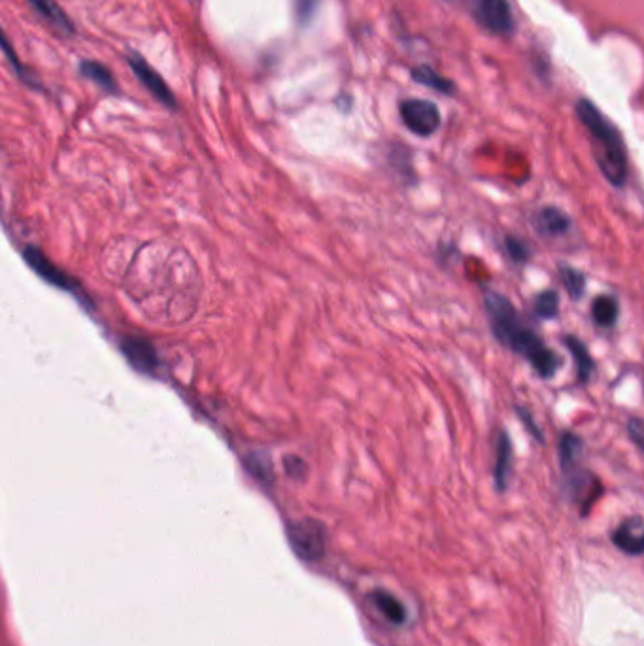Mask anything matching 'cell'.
I'll use <instances>...</instances> for the list:
<instances>
[{
  "label": "cell",
  "mask_w": 644,
  "mask_h": 646,
  "mask_svg": "<svg viewBox=\"0 0 644 646\" xmlns=\"http://www.w3.org/2000/svg\"><path fill=\"white\" fill-rule=\"evenodd\" d=\"M482 303L495 340L512 354L527 361L541 380H554L556 374L560 373L563 363L561 357L533 327L520 318L509 297L495 289H484Z\"/></svg>",
  "instance_id": "cell-1"
},
{
  "label": "cell",
  "mask_w": 644,
  "mask_h": 646,
  "mask_svg": "<svg viewBox=\"0 0 644 646\" xmlns=\"http://www.w3.org/2000/svg\"><path fill=\"white\" fill-rule=\"evenodd\" d=\"M577 118L590 136L595 165L603 178L616 189L626 187L629 176L628 148L618 127L588 99L577 102Z\"/></svg>",
  "instance_id": "cell-2"
},
{
  "label": "cell",
  "mask_w": 644,
  "mask_h": 646,
  "mask_svg": "<svg viewBox=\"0 0 644 646\" xmlns=\"http://www.w3.org/2000/svg\"><path fill=\"white\" fill-rule=\"evenodd\" d=\"M480 29L493 36H510L516 29L509 0H465Z\"/></svg>",
  "instance_id": "cell-3"
},
{
  "label": "cell",
  "mask_w": 644,
  "mask_h": 646,
  "mask_svg": "<svg viewBox=\"0 0 644 646\" xmlns=\"http://www.w3.org/2000/svg\"><path fill=\"white\" fill-rule=\"evenodd\" d=\"M561 475H563V488H565L569 501L577 505L582 516L590 514V510L603 493L601 480L592 471L584 469L582 465L573 471L561 473Z\"/></svg>",
  "instance_id": "cell-4"
},
{
  "label": "cell",
  "mask_w": 644,
  "mask_h": 646,
  "mask_svg": "<svg viewBox=\"0 0 644 646\" xmlns=\"http://www.w3.org/2000/svg\"><path fill=\"white\" fill-rule=\"evenodd\" d=\"M293 552L305 561L322 560L325 554V529L316 520H299L288 527Z\"/></svg>",
  "instance_id": "cell-5"
},
{
  "label": "cell",
  "mask_w": 644,
  "mask_h": 646,
  "mask_svg": "<svg viewBox=\"0 0 644 646\" xmlns=\"http://www.w3.org/2000/svg\"><path fill=\"white\" fill-rule=\"evenodd\" d=\"M399 114L408 131L422 138L435 135L441 127V110L435 102L425 101V99H407L401 102Z\"/></svg>",
  "instance_id": "cell-6"
},
{
  "label": "cell",
  "mask_w": 644,
  "mask_h": 646,
  "mask_svg": "<svg viewBox=\"0 0 644 646\" xmlns=\"http://www.w3.org/2000/svg\"><path fill=\"white\" fill-rule=\"evenodd\" d=\"M514 471V444L509 431L499 429L493 439V486L499 493L509 490L510 478Z\"/></svg>",
  "instance_id": "cell-7"
},
{
  "label": "cell",
  "mask_w": 644,
  "mask_h": 646,
  "mask_svg": "<svg viewBox=\"0 0 644 646\" xmlns=\"http://www.w3.org/2000/svg\"><path fill=\"white\" fill-rule=\"evenodd\" d=\"M127 63L133 70L136 80L144 85L157 101L169 108H176V97L172 95L169 84L161 78V74L140 53H131Z\"/></svg>",
  "instance_id": "cell-8"
},
{
  "label": "cell",
  "mask_w": 644,
  "mask_h": 646,
  "mask_svg": "<svg viewBox=\"0 0 644 646\" xmlns=\"http://www.w3.org/2000/svg\"><path fill=\"white\" fill-rule=\"evenodd\" d=\"M533 227L541 237L561 238L569 235L573 221L563 208L548 204L533 214Z\"/></svg>",
  "instance_id": "cell-9"
},
{
  "label": "cell",
  "mask_w": 644,
  "mask_h": 646,
  "mask_svg": "<svg viewBox=\"0 0 644 646\" xmlns=\"http://www.w3.org/2000/svg\"><path fill=\"white\" fill-rule=\"evenodd\" d=\"M612 543L629 556L644 554V518L631 516L612 531Z\"/></svg>",
  "instance_id": "cell-10"
},
{
  "label": "cell",
  "mask_w": 644,
  "mask_h": 646,
  "mask_svg": "<svg viewBox=\"0 0 644 646\" xmlns=\"http://www.w3.org/2000/svg\"><path fill=\"white\" fill-rule=\"evenodd\" d=\"M561 342L569 350V354L575 361L578 384L588 386L594 380L595 371H597V361L590 354V348L586 346L584 340L578 339L577 335H565Z\"/></svg>",
  "instance_id": "cell-11"
},
{
  "label": "cell",
  "mask_w": 644,
  "mask_h": 646,
  "mask_svg": "<svg viewBox=\"0 0 644 646\" xmlns=\"http://www.w3.org/2000/svg\"><path fill=\"white\" fill-rule=\"evenodd\" d=\"M123 352H125V357L129 359V363L142 371V373H153L159 365V359H157V354H155V348L152 346V342L146 339H140V337H129V339L123 340L121 344Z\"/></svg>",
  "instance_id": "cell-12"
},
{
  "label": "cell",
  "mask_w": 644,
  "mask_h": 646,
  "mask_svg": "<svg viewBox=\"0 0 644 646\" xmlns=\"http://www.w3.org/2000/svg\"><path fill=\"white\" fill-rule=\"evenodd\" d=\"M23 255H25L27 263H29V265L33 267L34 271L38 272L44 280H48L51 284H55V286H59V288L63 289L78 288V284H74V280H72L70 276H67V274L61 271V269H57V267L51 263L50 259H48L46 255L40 254L36 248L27 246V248L23 250Z\"/></svg>",
  "instance_id": "cell-13"
},
{
  "label": "cell",
  "mask_w": 644,
  "mask_h": 646,
  "mask_svg": "<svg viewBox=\"0 0 644 646\" xmlns=\"http://www.w3.org/2000/svg\"><path fill=\"white\" fill-rule=\"evenodd\" d=\"M558 458H560L561 473L580 467L584 458V439L571 429L563 431L558 442Z\"/></svg>",
  "instance_id": "cell-14"
},
{
  "label": "cell",
  "mask_w": 644,
  "mask_h": 646,
  "mask_svg": "<svg viewBox=\"0 0 644 646\" xmlns=\"http://www.w3.org/2000/svg\"><path fill=\"white\" fill-rule=\"evenodd\" d=\"M590 316L595 327L599 329H614L618 318H620V301L616 295L612 293H601L597 295L592 301V308H590Z\"/></svg>",
  "instance_id": "cell-15"
},
{
  "label": "cell",
  "mask_w": 644,
  "mask_h": 646,
  "mask_svg": "<svg viewBox=\"0 0 644 646\" xmlns=\"http://www.w3.org/2000/svg\"><path fill=\"white\" fill-rule=\"evenodd\" d=\"M27 2L34 12H38V16L50 23L57 33L65 34V36L74 34V23L70 21L65 10L55 0H27Z\"/></svg>",
  "instance_id": "cell-16"
},
{
  "label": "cell",
  "mask_w": 644,
  "mask_h": 646,
  "mask_svg": "<svg viewBox=\"0 0 644 646\" xmlns=\"http://www.w3.org/2000/svg\"><path fill=\"white\" fill-rule=\"evenodd\" d=\"M371 601H373L376 611L380 612L388 622L395 624V626H401L405 624L407 620V609L403 607V603L393 597L390 592H384V590H376L373 595H371Z\"/></svg>",
  "instance_id": "cell-17"
},
{
  "label": "cell",
  "mask_w": 644,
  "mask_h": 646,
  "mask_svg": "<svg viewBox=\"0 0 644 646\" xmlns=\"http://www.w3.org/2000/svg\"><path fill=\"white\" fill-rule=\"evenodd\" d=\"M412 80L418 82V84L425 85V87H431L433 91H437L441 95H454L456 93L454 82H450L448 78H444L437 70H433L427 65L412 68Z\"/></svg>",
  "instance_id": "cell-18"
},
{
  "label": "cell",
  "mask_w": 644,
  "mask_h": 646,
  "mask_svg": "<svg viewBox=\"0 0 644 646\" xmlns=\"http://www.w3.org/2000/svg\"><path fill=\"white\" fill-rule=\"evenodd\" d=\"M560 293L556 289H543L533 299V312L541 322H550L560 316Z\"/></svg>",
  "instance_id": "cell-19"
},
{
  "label": "cell",
  "mask_w": 644,
  "mask_h": 646,
  "mask_svg": "<svg viewBox=\"0 0 644 646\" xmlns=\"http://www.w3.org/2000/svg\"><path fill=\"white\" fill-rule=\"evenodd\" d=\"M80 72L85 80H91L93 84L99 85L106 93H118V82L112 76V72L97 61H82Z\"/></svg>",
  "instance_id": "cell-20"
},
{
  "label": "cell",
  "mask_w": 644,
  "mask_h": 646,
  "mask_svg": "<svg viewBox=\"0 0 644 646\" xmlns=\"http://www.w3.org/2000/svg\"><path fill=\"white\" fill-rule=\"evenodd\" d=\"M558 272H560L561 284L567 291L569 299L575 303L580 301L586 293V274L571 265H565V263H561Z\"/></svg>",
  "instance_id": "cell-21"
},
{
  "label": "cell",
  "mask_w": 644,
  "mask_h": 646,
  "mask_svg": "<svg viewBox=\"0 0 644 646\" xmlns=\"http://www.w3.org/2000/svg\"><path fill=\"white\" fill-rule=\"evenodd\" d=\"M505 250L509 255L510 261L516 265H526L533 259V250L527 244L524 238L516 237V235H507L505 237Z\"/></svg>",
  "instance_id": "cell-22"
},
{
  "label": "cell",
  "mask_w": 644,
  "mask_h": 646,
  "mask_svg": "<svg viewBox=\"0 0 644 646\" xmlns=\"http://www.w3.org/2000/svg\"><path fill=\"white\" fill-rule=\"evenodd\" d=\"M246 467L263 484H271L272 480H274V469H272L271 461H269V458L261 456V454H250L246 458Z\"/></svg>",
  "instance_id": "cell-23"
},
{
  "label": "cell",
  "mask_w": 644,
  "mask_h": 646,
  "mask_svg": "<svg viewBox=\"0 0 644 646\" xmlns=\"http://www.w3.org/2000/svg\"><path fill=\"white\" fill-rule=\"evenodd\" d=\"M514 412L518 416V420L524 425V429L527 431V435L533 439V441L539 442V444H544V433L541 429V425L537 424L533 412L529 408L524 407V405H514Z\"/></svg>",
  "instance_id": "cell-24"
},
{
  "label": "cell",
  "mask_w": 644,
  "mask_h": 646,
  "mask_svg": "<svg viewBox=\"0 0 644 646\" xmlns=\"http://www.w3.org/2000/svg\"><path fill=\"white\" fill-rule=\"evenodd\" d=\"M2 51H4V55L8 57V63H10V65L14 67V70H16L19 80H23L25 84L31 85V87H36L38 84H36L33 74H29V70H27V68H23V65L19 63L16 53H14L12 46H10V40H8L6 36H2Z\"/></svg>",
  "instance_id": "cell-25"
},
{
  "label": "cell",
  "mask_w": 644,
  "mask_h": 646,
  "mask_svg": "<svg viewBox=\"0 0 644 646\" xmlns=\"http://www.w3.org/2000/svg\"><path fill=\"white\" fill-rule=\"evenodd\" d=\"M626 433L631 444L644 454V420L641 416H629Z\"/></svg>",
  "instance_id": "cell-26"
},
{
  "label": "cell",
  "mask_w": 644,
  "mask_h": 646,
  "mask_svg": "<svg viewBox=\"0 0 644 646\" xmlns=\"http://www.w3.org/2000/svg\"><path fill=\"white\" fill-rule=\"evenodd\" d=\"M286 471L293 478H301V476H305L306 463L303 459L297 458V456H289V458H286Z\"/></svg>",
  "instance_id": "cell-27"
}]
</instances>
